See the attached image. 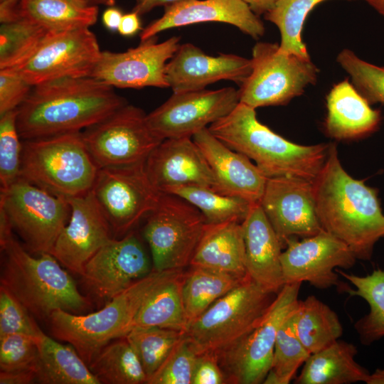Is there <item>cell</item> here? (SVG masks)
I'll use <instances>...</instances> for the list:
<instances>
[{"label": "cell", "instance_id": "obj_9", "mask_svg": "<svg viewBox=\"0 0 384 384\" xmlns=\"http://www.w3.org/2000/svg\"><path fill=\"white\" fill-rule=\"evenodd\" d=\"M0 211L20 236L25 248L31 254L40 255L51 253L69 220L70 207L68 198L21 177L1 190Z\"/></svg>", "mask_w": 384, "mask_h": 384}, {"label": "cell", "instance_id": "obj_43", "mask_svg": "<svg viewBox=\"0 0 384 384\" xmlns=\"http://www.w3.org/2000/svg\"><path fill=\"white\" fill-rule=\"evenodd\" d=\"M197 356L191 343L183 336L164 363L146 383L191 384Z\"/></svg>", "mask_w": 384, "mask_h": 384}, {"label": "cell", "instance_id": "obj_5", "mask_svg": "<svg viewBox=\"0 0 384 384\" xmlns=\"http://www.w3.org/2000/svg\"><path fill=\"white\" fill-rule=\"evenodd\" d=\"M182 270H153L92 313L55 310L48 319L51 333L57 339L72 345L89 365L105 346L130 331L137 313L154 290Z\"/></svg>", "mask_w": 384, "mask_h": 384}, {"label": "cell", "instance_id": "obj_8", "mask_svg": "<svg viewBox=\"0 0 384 384\" xmlns=\"http://www.w3.org/2000/svg\"><path fill=\"white\" fill-rule=\"evenodd\" d=\"M252 70L240 85L239 101L253 109L287 105L316 82L311 60L282 50L279 44L258 42L252 50Z\"/></svg>", "mask_w": 384, "mask_h": 384}, {"label": "cell", "instance_id": "obj_6", "mask_svg": "<svg viewBox=\"0 0 384 384\" xmlns=\"http://www.w3.org/2000/svg\"><path fill=\"white\" fill-rule=\"evenodd\" d=\"M21 177L66 198L92 190L99 168L82 132L23 139Z\"/></svg>", "mask_w": 384, "mask_h": 384}, {"label": "cell", "instance_id": "obj_44", "mask_svg": "<svg viewBox=\"0 0 384 384\" xmlns=\"http://www.w3.org/2000/svg\"><path fill=\"white\" fill-rule=\"evenodd\" d=\"M42 332L23 304L0 285V337L15 334L38 337Z\"/></svg>", "mask_w": 384, "mask_h": 384}, {"label": "cell", "instance_id": "obj_16", "mask_svg": "<svg viewBox=\"0 0 384 384\" xmlns=\"http://www.w3.org/2000/svg\"><path fill=\"white\" fill-rule=\"evenodd\" d=\"M285 284L308 282L316 288L325 289L349 287L339 280L337 268L350 269L356 257L343 242L325 231L302 238H289L281 254Z\"/></svg>", "mask_w": 384, "mask_h": 384}, {"label": "cell", "instance_id": "obj_36", "mask_svg": "<svg viewBox=\"0 0 384 384\" xmlns=\"http://www.w3.org/2000/svg\"><path fill=\"white\" fill-rule=\"evenodd\" d=\"M164 193L176 195L193 205L203 214L208 224L231 220L242 223L254 204L245 199L223 195L201 186H175Z\"/></svg>", "mask_w": 384, "mask_h": 384}, {"label": "cell", "instance_id": "obj_4", "mask_svg": "<svg viewBox=\"0 0 384 384\" xmlns=\"http://www.w3.org/2000/svg\"><path fill=\"white\" fill-rule=\"evenodd\" d=\"M3 252L1 285L7 288L35 317L48 319L55 310L79 314L90 300L50 253L31 255L13 233L0 240Z\"/></svg>", "mask_w": 384, "mask_h": 384}, {"label": "cell", "instance_id": "obj_2", "mask_svg": "<svg viewBox=\"0 0 384 384\" xmlns=\"http://www.w3.org/2000/svg\"><path fill=\"white\" fill-rule=\"evenodd\" d=\"M314 187L322 228L347 245L357 260H370L375 243L384 237V214L376 190L343 168L335 143L330 144Z\"/></svg>", "mask_w": 384, "mask_h": 384}, {"label": "cell", "instance_id": "obj_25", "mask_svg": "<svg viewBox=\"0 0 384 384\" xmlns=\"http://www.w3.org/2000/svg\"><path fill=\"white\" fill-rule=\"evenodd\" d=\"M248 276L277 294L284 285L281 265L283 247L260 203H254L242 222Z\"/></svg>", "mask_w": 384, "mask_h": 384}, {"label": "cell", "instance_id": "obj_47", "mask_svg": "<svg viewBox=\"0 0 384 384\" xmlns=\"http://www.w3.org/2000/svg\"><path fill=\"white\" fill-rule=\"evenodd\" d=\"M226 383L225 374L215 354L202 353L197 356L191 384H223Z\"/></svg>", "mask_w": 384, "mask_h": 384}, {"label": "cell", "instance_id": "obj_15", "mask_svg": "<svg viewBox=\"0 0 384 384\" xmlns=\"http://www.w3.org/2000/svg\"><path fill=\"white\" fill-rule=\"evenodd\" d=\"M238 90L226 87L173 92L147 114L148 123L161 139L191 137L228 114L239 104Z\"/></svg>", "mask_w": 384, "mask_h": 384}, {"label": "cell", "instance_id": "obj_11", "mask_svg": "<svg viewBox=\"0 0 384 384\" xmlns=\"http://www.w3.org/2000/svg\"><path fill=\"white\" fill-rule=\"evenodd\" d=\"M301 285L285 284L259 321L236 342L215 354L226 381L263 383L272 367L277 331L297 306Z\"/></svg>", "mask_w": 384, "mask_h": 384}, {"label": "cell", "instance_id": "obj_22", "mask_svg": "<svg viewBox=\"0 0 384 384\" xmlns=\"http://www.w3.org/2000/svg\"><path fill=\"white\" fill-rule=\"evenodd\" d=\"M204 22L230 24L254 39L265 33L262 21L242 0H178L165 6L161 17L140 33V41L167 29Z\"/></svg>", "mask_w": 384, "mask_h": 384}, {"label": "cell", "instance_id": "obj_29", "mask_svg": "<svg viewBox=\"0 0 384 384\" xmlns=\"http://www.w3.org/2000/svg\"><path fill=\"white\" fill-rule=\"evenodd\" d=\"M34 366L36 382L42 384H100L88 365L70 344H63L43 331L37 337Z\"/></svg>", "mask_w": 384, "mask_h": 384}, {"label": "cell", "instance_id": "obj_19", "mask_svg": "<svg viewBox=\"0 0 384 384\" xmlns=\"http://www.w3.org/2000/svg\"><path fill=\"white\" fill-rule=\"evenodd\" d=\"M283 248L291 238L324 230L316 211L314 181L294 176L267 178L260 201Z\"/></svg>", "mask_w": 384, "mask_h": 384}, {"label": "cell", "instance_id": "obj_21", "mask_svg": "<svg viewBox=\"0 0 384 384\" xmlns=\"http://www.w3.org/2000/svg\"><path fill=\"white\" fill-rule=\"evenodd\" d=\"M251 70V59L225 53L211 56L187 43L181 44L167 63L166 79L173 92H183L203 90L222 80L240 86Z\"/></svg>", "mask_w": 384, "mask_h": 384}, {"label": "cell", "instance_id": "obj_49", "mask_svg": "<svg viewBox=\"0 0 384 384\" xmlns=\"http://www.w3.org/2000/svg\"><path fill=\"white\" fill-rule=\"evenodd\" d=\"M141 29L139 15L132 11L130 13L123 14L117 31L123 36L130 37L135 35Z\"/></svg>", "mask_w": 384, "mask_h": 384}, {"label": "cell", "instance_id": "obj_1", "mask_svg": "<svg viewBox=\"0 0 384 384\" xmlns=\"http://www.w3.org/2000/svg\"><path fill=\"white\" fill-rule=\"evenodd\" d=\"M114 88L86 76L65 78L33 86L18 107L23 139L82 132L126 105Z\"/></svg>", "mask_w": 384, "mask_h": 384}, {"label": "cell", "instance_id": "obj_45", "mask_svg": "<svg viewBox=\"0 0 384 384\" xmlns=\"http://www.w3.org/2000/svg\"><path fill=\"white\" fill-rule=\"evenodd\" d=\"M37 337L15 334L0 337V371L34 368Z\"/></svg>", "mask_w": 384, "mask_h": 384}, {"label": "cell", "instance_id": "obj_14", "mask_svg": "<svg viewBox=\"0 0 384 384\" xmlns=\"http://www.w3.org/2000/svg\"><path fill=\"white\" fill-rule=\"evenodd\" d=\"M101 52L89 28L51 31L33 56L14 70L32 86L65 78L90 76Z\"/></svg>", "mask_w": 384, "mask_h": 384}, {"label": "cell", "instance_id": "obj_13", "mask_svg": "<svg viewBox=\"0 0 384 384\" xmlns=\"http://www.w3.org/2000/svg\"><path fill=\"white\" fill-rule=\"evenodd\" d=\"M92 191L114 236L129 233L163 193L151 182L145 161L99 169Z\"/></svg>", "mask_w": 384, "mask_h": 384}, {"label": "cell", "instance_id": "obj_7", "mask_svg": "<svg viewBox=\"0 0 384 384\" xmlns=\"http://www.w3.org/2000/svg\"><path fill=\"white\" fill-rule=\"evenodd\" d=\"M276 295L247 275L191 322L183 336L198 355L217 354L245 335L267 311Z\"/></svg>", "mask_w": 384, "mask_h": 384}, {"label": "cell", "instance_id": "obj_17", "mask_svg": "<svg viewBox=\"0 0 384 384\" xmlns=\"http://www.w3.org/2000/svg\"><path fill=\"white\" fill-rule=\"evenodd\" d=\"M152 270L142 242L130 231L121 238H113L102 246L85 264L80 276L90 296L109 302Z\"/></svg>", "mask_w": 384, "mask_h": 384}, {"label": "cell", "instance_id": "obj_12", "mask_svg": "<svg viewBox=\"0 0 384 384\" xmlns=\"http://www.w3.org/2000/svg\"><path fill=\"white\" fill-rule=\"evenodd\" d=\"M82 135L99 169L144 162L162 141L151 129L147 114L128 103L82 131Z\"/></svg>", "mask_w": 384, "mask_h": 384}, {"label": "cell", "instance_id": "obj_32", "mask_svg": "<svg viewBox=\"0 0 384 384\" xmlns=\"http://www.w3.org/2000/svg\"><path fill=\"white\" fill-rule=\"evenodd\" d=\"M295 327L300 341L311 354L329 346L343 334L336 313L314 295L298 301Z\"/></svg>", "mask_w": 384, "mask_h": 384}, {"label": "cell", "instance_id": "obj_53", "mask_svg": "<svg viewBox=\"0 0 384 384\" xmlns=\"http://www.w3.org/2000/svg\"><path fill=\"white\" fill-rule=\"evenodd\" d=\"M257 16L266 14L272 11L279 0H242Z\"/></svg>", "mask_w": 384, "mask_h": 384}, {"label": "cell", "instance_id": "obj_34", "mask_svg": "<svg viewBox=\"0 0 384 384\" xmlns=\"http://www.w3.org/2000/svg\"><path fill=\"white\" fill-rule=\"evenodd\" d=\"M354 287L346 292L363 299L369 305V312L354 324L361 342L370 345L384 336V270L376 269L366 276H358L336 269Z\"/></svg>", "mask_w": 384, "mask_h": 384}, {"label": "cell", "instance_id": "obj_27", "mask_svg": "<svg viewBox=\"0 0 384 384\" xmlns=\"http://www.w3.org/2000/svg\"><path fill=\"white\" fill-rule=\"evenodd\" d=\"M189 266L201 267L243 279L248 274L242 223H206Z\"/></svg>", "mask_w": 384, "mask_h": 384}, {"label": "cell", "instance_id": "obj_26", "mask_svg": "<svg viewBox=\"0 0 384 384\" xmlns=\"http://www.w3.org/2000/svg\"><path fill=\"white\" fill-rule=\"evenodd\" d=\"M324 131L336 140H353L374 132L381 122L378 110L373 109L348 79L334 85L326 96Z\"/></svg>", "mask_w": 384, "mask_h": 384}, {"label": "cell", "instance_id": "obj_31", "mask_svg": "<svg viewBox=\"0 0 384 384\" xmlns=\"http://www.w3.org/2000/svg\"><path fill=\"white\" fill-rule=\"evenodd\" d=\"M189 267L183 274L181 286L188 326L245 278L205 267Z\"/></svg>", "mask_w": 384, "mask_h": 384}, {"label": "cell", "instance_id": "obj_20", "mask_svg": "<svg viewBox=\"0 0 384 384\" xmlns=\"http://www.w3.org/2000/svg\"><path fill=\"white\" fill-rule=\"evenodd\" d=\"M68 200L70 218L50 254L70 272L81 275L87 261L113 238L112 233L92 190Z\"/></svg>", "mask_w": 384, "mask_h": 384}, {"label": "cell", "instance_id": "obj_18", "mask_svg": "<svg viewBox=\"0 0 384 384\" xmlns=\"http://www.w3.org/2000/svg\"><path fill=\"white\" fill-rule=\"evenodd\" d=\"M181 38L172 36L158 43L151 38L124 52L102 51L89 77L112 87L168 88L167 63L179 47Z\"/></svg>", "mask_w": 384, "mask_h": 384}, {"label": "cell", "instance_id": "obj_35", "mask_svg": "<svg viewBox=\"0 0 384 384\" xmlns=\"http://www.w3.org/2000/svg\"><path fill=\"white\" fill-rule=\"evenodd\" d=\"M88 366L100 384H141L147 380L136 353L125 337L105 346Z\"/></svg>", "mask_w": 384, "mask_h": 384}, {"label": "cell", "instance_id": "obj_48", "mask_svg": "<svg viewBox=\"0 0 384 384\" xmlns=\"http://www.w3.org/2000/svg\"><path fill=\"white\" fill-rule=\"evenodd\" d=\"M36 381L34 368L0 371L1 384H31Z\"/></svg>", "mask_w": 384, "mask_h": 384}, {"label": "cell", "instance_id": "obj_38", "mask_svg": "<svg viewBox=\"0 0 384 384\" xmlns=\"http://www.w3.org/2000/svg\"><path fill=\"white\" fill-rule=\"evenodd\" d=\"M297 306L287 316L277 331L272 367L264 380L265 384L289 383L311 355L296 331Z\"/></svg>", "mask_w": 384, "mask_h": 384}, {"label": "cell", "instance_id": "obj_10", "mask_svg": "<svg viewBox=\"0 0 384 384\" xmlns=\"http://www.w3.org/2000/svg\"><path fill=\"white\" fill-rule=\"evenodd\" d=\"M145 219L142 235L153 270H178L189 266L206 225L201 211L176 195L163 193Z\"/></svg>", "mask_w": 384, "mask_h": 384}, {"label": "cell", "instance_id": "obj_42", "mask_svg": "<svg viewBox=\"0 0 384 384\" xmlns=\"http://www.w3.org/2000/svg\"><path fill=\"white\" fill-rule=\"evenodd\" d=\"M17 109L0 115L1 190L21 178L23 144L17 127Z\"/></svg>", "mask_w": 384, "mask_h": 384}, {"label": "cell", "instance_id": "obj_55", "mask_svg": "<svg viewBox=\"0 0 384 384\" xmlns=\"http://www.w3.org/2000/svg\"><path fill=\"white\" fill-rule=\"evenodd\" d=\"M384 17V0H363Z\"/></svg>", "mask_w": 384, "mask_h": 384}, {"label": "cell", "instance_id": "obj_30", "mask_svg": "<svg viewBox=\"0 0 384 384\" xmlns=\"http://www.w3.org/2000/svg\"><path fill=\"white\" fill-rule=\"evenodd\" d=\"M98 17V6L82 0H20L16 18L51 31L89 28Z\"/></svg>", "mask_w": 384, "mask_h": 384}, {"label": "cell", "instance_id": "obj_52", "mask_svg": "<svg viewBox=\"0 0 384 384\" xmlns=\"http://www.w3.org/2000/svg\"><path fill=\"white\" fill-rule=\"evenodd\" d=\"M20 0H0V21L9 22L16 19V7Z\"/></svg>", "mask_w": 384, "mask_h": 384}, {"label": "cell", "instance_id": "obj_33", "mask_svg": "<svg viewBox=\"0 0 384 384\" xmlns=\"http://www.w3.org/2000/svg\"><path fill=\"white\" fill-rule=\"evenodd\" d=\"M183 272L169 278L149 296L137 313L133 327L155 326L184 331L188 326L182 299Z\"/></svg>", "mask_w": 384, "mask_h": 384}, {"label": "cell", "instance_id": "obj_50", "mask_svg": "<svg viewBox=\"0 0 384 384\" xmlns=\"http://www.w3.org/2000/svg\"><path fill=\"white\" fill-rule=\"evenodd\" d=\"M123 14L122 11L114 6H108L102 15V21L105 27L110 31H117Z\"/></svg>", "mask_w": 384, "mask_h": 384}, {"label": "cell", "instance_id": "obj_3", "mask_svg": "<svg viewBox=\"0 0 384 384\" xmlns=\"http://www.w3.org/2000/svg\"><path fill=\"white\" fill-rule=\"evenodd\" d=\"M208 129L226 146L253 160L267 178L294 176L314 181L331 144L293 143L262 124L255 109L240 102Z\"/></svg>", "mask_w": 384, "mask_h": 384}, {"label": "cell", "instance_id": "obj_39", "mask_svg": "<svg viewBox=\"0 0 384 384\" xmlns=\"http://www.w3.org/2000/svg\"><path fill=\"white\" fill-rule=\"evenodd\" d=\"M325 1L327 0H279L275 7L265 14V18L279 31V48L282 50L310 58L302 40L303 27L309 13Z\"/></svg>", "mask_w": 384, "mask_h": 384}, {"label": "cell", "instance_id": "obj_28", "mask_svg": "<svg viewBox=\"0 0 384 384\" xmlns=\"http://www.w3.org/2000/svg\"><path fill=\"white\" fill-rule=\"evenodd\" d=\"M356 346L337 340L329 346L311 353L300 374L297 384H349L366 383L370 373L358 363Z\"/></svg>", "mask_w": 384, "mask_h": 384}, {"label": "cell", "instance_id": "obj_51", "mask_svg": "<svg viewBox=\"0 0 384 384\" xmlns=\"http://www.w3.org/2000/svg\"><path fill=\"white\" fill-rule=\"evenodd\" d=\"M178 0H136L132 11L137 13L139 16L148 13L157 6H169Z\"/></svg>", "mask_w": 384, "mask_h": 384}, {"label": "cell", "instance_id": "obj_23", "mask_svg": "<svg viewBox=\"0 0 384 384\" xmlns=\"http://www.w3.org/2000/svg\"><path fill=\"white\" fill-rule=\"evenodd\" d=\"M145 169L151 182L161 193L171 187L188 185L217 191L215 178L191 137L162 140L146 159Z\"/></svg>", "mask_w": 384, "mask_h": 384}, {"label": "cell", "instance_id": "obj_37", "mask_svg": "<svg viewBox=\"0 0 384 384\" xmlns=\"http://www.w3.org/2000/svg\"><path fill=\"white\" fill-rule=\"evenodd\" d=\"M51 32L23 18L1 23L0 70H16L27 62Z\"/></svg>", "mask_w": 384, "mask_h": 384}, {"label": "cell", "instance_id": "obj_46", "mask_svg": "<svg viewBox=\"0 0 384 384\" xmlns=\"http://www.w3.org/2000/svg\"><path fill=\"white\" fill-rule=\"evenodd\" d=\"M33 86L14 70H0V115L17 109Z\"/></svg>", "mask_w": 384, "mask_h": 384}, {"label": "cell", "instance_id": "obj_40", "mask_svg": "<svg viewBox=\"0 0 384 384\" xmlns=\"http://www.w3.org/2000/svg\"><path fill=\"white\" fill-rule=\"evenodd\" d=\"M124 337L136 353L147 381L182 339L183 331L155 326H135Z\"/></svg>", "mask_w": 384, "mask_h": 384}, {"label": "cell", "instance_id": "obj_56", "mask_svg": "<svg viewBox=\"0 0 384 384\" xmlns=\"http://www.w3.org/2000/svg\"><path fill=\"white\" fill-rule=\"evenodd\" d=\"M85 1L86 3L91 4V5H104L107 6H112L114 5V0H82Z\"/></svg>", "mask_w": 384, "mask_h": 384}, {"label": "cell", "instance_id": "obj_41", "mask_svg": "<svg viewBox=\"0 0 384 384\" xmlns=\"http://www.w3.org/2000/svg\"><path fill=\"white\" fill-rule=\"evenodd\" d=\"M336 61L351 77L354 87L370 105H384V66L365 61L348 48L338 54Z\"/></svg>", "mask_w": 384, "mask_h": 384}, {"label": "cell", "instance_id": "obj_24", "mask_svg": "<svg viewBox=\"0 0 384 384\" xmlns=\"http://www.w3.org/2000/svg\"><path fill=\"white\" fill-rule=\"evenodd\" d=\"M207 161L217 182V192L258 203L267 177L250 159L215 137L208 128L192 137Z\"/></svg>", "mask_w": 384, "mask_h": 384}, {"label": "cell", "instance_id": "obj_54", "mask_svg": "<svg viewBox=\"0 0 384 384\" xmlns=\"http://www.w3.org/2000/svg\"><path fill=\"white\" fill-rule=\"evenodd\" d=\"M367 384H384V369H376L370 373Z\"/></svg>", "mask_w": 384, "mask_h": 384}]
</instances>
